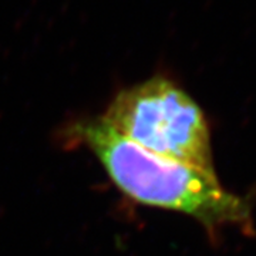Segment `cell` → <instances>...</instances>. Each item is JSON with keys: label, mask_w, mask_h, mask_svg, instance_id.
Wrapping results in <instances>:
<instances>
[{"label": "cell", "mask_w": 256, "mask_h": 256, "mask_svg": "<svg viewBox=\"0 0 256 256\" xmlns=\"http://www.w3.org/2000/svg\"><path fill=\"white\" fill-rule=\"evenodd\" d=\"M72 130L114 185L138 204L182 212L210 235L225 226L252 230L249 204L226 191L216 174L154 156L120 136L101 117L78 121Z\"/></svg>", "instance_id": "cell-1"}, {"label": "cell", "mask_w": 256, "mask_h": 256, "mask_svg": "<svg viewBox=\"0 0 256 256\" xmlns=\"http://www.w3.org/2000/svg\"><path fill=\"white\" fill-rule=\"evenodd\" d=\"M101 120L154 156L215 174L208 121L191 96L166 77L121 90Z\"/></svg>", "instance_id": "cell-2"}]
</instances>
